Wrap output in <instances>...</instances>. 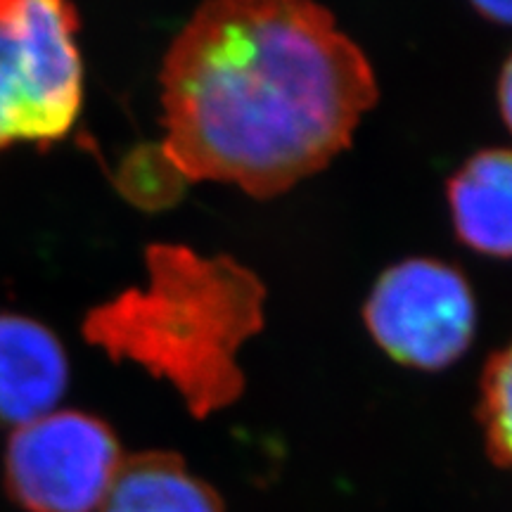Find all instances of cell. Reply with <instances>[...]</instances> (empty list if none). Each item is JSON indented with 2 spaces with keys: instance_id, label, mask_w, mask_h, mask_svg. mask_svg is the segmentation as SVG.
Returning <instances> with one entry per match:
<instances>
[{
  "instance_id": "1",
  "label": "cell",
  "mask_w": 512,
  "mask_h": 512,
  "mask_svg": "<svg viewBox=\"0 0 512 512\" xmlns=\"http://www.w3.org/2000/svg\"><path fill=\"white\" fill-rule=\"evenodd\" d=\"M159 155L181 181L273 197L347 150L377 102L366 53L306 0H216L162 64Z\"/></svg>"
},
{
  "instance_id": "2",
  "label": "cell",
  "mask_w": 512,
  "mask_h": 512,
  "mask_svg": "<svg viewBox=\"0 0 512 512\" xmlns=\"http://www.w3.org/2000/svg\"><path fill=\"white\" fill-rule=\"evenodd\" d=\"M147 283L95 306L83 335L114 361H133L181 394L195 418L245 389L238 354L264 328L266 287L233 256L150 245Z\"/></svg>"
},
{
  "instance_id": "3",
  "label": "cell",
  "mask_w": 512,
  "mask_h": 512,
  "mask_svg": "<svg viewBox=\"0 0 512 512\" xmlns=\"http://www.w3.org/2000/svg\"><path fill=\"white\" fill-rule=\"evenodd\" d=\"M79 12L62 0H0V150L50 145L83 102Z\"/></svg>"
},
{
  "instance_id": "4",
  "label": "cell",
  "mask_w": 512,
  "mask_h": 512,
  "mask_svg": "<svg viewBox=\"0 0 512 512\" xmlns=\"http://www.w3.org/2000/svg\"><path fill=\"white\" fill-rule=\"evenodd\" d=\"M366 328L384 354L418 370L460 361L477 332V302L467 278L439 259L389 266L363 306Z\"/></svg>"
},
{
  "instance_id": "5",
  "label": "cell",
  "mask_w": 512,
  "mask_h": 512,
  "mask_svg": "<svg viewBox=\"0 0 512 512\" xmlns=\"http://www.w3.org/2000/svg\"><path fill=\"white\" fill-rule=\"evenodd\" d=\"M124 460L105 420L53 411L17 427L5 451V486L29 512H95Z\"/></svg>"
},
{
  "instance_id": "6",
  "label": "cell",
  "mask_w": 512,
  "mask_h": 512,
  "mask_svg": "<svg viewBox=\"0 0 512 512\" xmlns=\"http://www.w3.org/2000/svg\"><path fill=\"white\" fill-rule=\"evenodd\" d=\"M69 358L53 330L34 318L0 313V427L53 413L67 392Z\"/></svg>"
},
{
  "instance_id": "7",
  "label": "cell",
  "mask_w": 512,
  "mask_h": 512,
  "mask_svg": "<svg viewBox=\"0 0 512 512\" xmlns=\"http://www.w3.org/2000/svg\"><path fill=\"white\" fill-rule=\"evenodd\" d=\"M446 195L463 245L512 259V147L475 152L451 176Z\"/></svg>"
},
{
  "instance_id": "8",
  "label": "cell",
  "mask_w": 512,
  "mask_h": 512,
  "mask_svg": "<svg viewBox=\"0 0 512 512\" xmlns=\"http://www.w3.org/2000/svg\"><path fill=\"white\" fill-rule=\"evenodd\" d=\"M98 512H223V503L178 453L145 451L124 456Z\"/></svg>"
},
{
  "instance_id": "9",
  "label": "cell",
  "mask_w": 512,
  "mask_h": 512,
  "mask_svg": "<svg viewBox=\"0 0 512 512\" xmlns=\"http://www.w3.org/2000/svg\"><path fill=\"white\" fill-rule=\"evenodd\" d=\"M477 415L489 458L512 472V339L486 361Z\"/></svg>"
},
{
  "instance_id": "10",
  "label": "cell",
  "mask_w": 512,
  "mask_h": 512,
  "mask_svg": "<svg viewBox=\"0 0 512 512\" xmlns=\"http://www.w3.org/2000/svg\"><path fill=\"white\" fill-rule=\"evenodd\" d=\"M498 110H501L505 126L512 133V53L503 64L501 76H498Z\"/></svg>"
},
{
  "instance_id": "11",
  "label": "cell",
  "mask_w": 512,
  "mask_h": 512,
  "mask_svg": "<svg viewBox=\"0 0 512 512\" xmlns=\"http://www.w3.org/2000/svg\"><path fill=\"white\" fill-rule=\"evenodd\" d=\"M479 15L494 24H503V27H512V3H501V0H479L472 5Z\"/></svg>"
}]
</instances>
